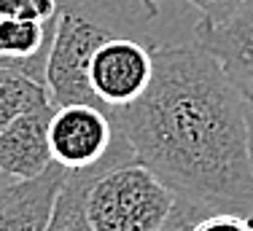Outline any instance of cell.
<instances>
[{"label": "cell", "instance_id": "5", "mask_svg": "<svg viewBox=\"0 0 253 231\" xmlns=\"http://www.w3.org/2000/svg\"><path fill=\"white\" fill-rule=\"evenodd\" d=\"M156 46L140 38H111L86 59L84 83L89 105L116 116L146 94L154 78Z\"/></svg>", "mask_w": 253, "mask_h": 231}, {"label": "cell", "instance_id": "10", "mask_svg": "<svg viewBox=\"0 0 253 231\" xmlns=\"http://www.w3.org/2000/svg\"><path fill=\"white\" fill-rule=\"evenodd\" d=\"M51 105V94L43 81L14 68H0V132L30 111Z\"/></svg>", "mask_w": 253, "mask_h": 231}, {"label": "cell", "instance_id": "8", "mask_svg": "<svg viewBox=\"0 0 253 231\" xmlns=\"http://www.w3.org/2000/svg\"><path fill=\"white\" fill-rule=\"evenodd\" d=\"M54 105L30 111L0 132V172L11 180H30L54 164L49 145V121Z\"/></svg>", "mask_w": 253, "mask_h": 231}, {"label": "cell", "instance_id": "1", "mask_svg": "<svg viewBox=\"0 0 253 231\" xmlns=\"http://www.w3.org/2000/svg\"><path fill=\"white\" fill-rule=\"evenodd\" d=\"M111 118L178 199L253 215L245 94L197 40L156 48L146 94Z\"/></svg>", "mask_w": 253, "mask_h": 231}, {"label": "cell", "instance_id": "2", "mask_svg": "<svg viewBox=\"0 0 253 231\" xmlns=\"http://www.w3.org/2000/svg\"><path fill=\"white\" fill-rule=\"evenodd\" d=\"M165 0H59L57 33L46 65L51 105L89 102L84 70L97 46L111 38H140L151 46L186 43L165 27Z\"/></svg>", "mask_w": 253, "mask_h": 231}, {"label": "cell", "instance_id": "14", "mask_svg": "<svg viewBox=\"0 0 253 231\" xmlns=\"http://www.w3.org/2000/svg\"><path fill=\"white\" fill-rule=\"evenodd\" d=\"M183 3L197 8L205 19H218V16H226L229 11H234L243 0H183Z\"/></svg>", "mask_w": 253, "mask_h": 231}, {"label": "cell", "instance_id": "6", "mask_svg": "<svg viewBox=\"0 0 253 231\" xmlns=\"http://www.w3.org/2000/svg\"><path fill=\"white\" fill-rule=\"evenodd\" d=\"M194 40L210 51L245 97H253V0L218 19L194 22Z\"/></svg>", "mask_w": 253, "mask_h": 231}, {"label": "cell", "instance_id": "12", "mask_svg": "<svg viewBox=\"0 0 253 231\" xmlns=\"http://www.w3.org/2000/svg\"><path fill=\"white\" fill-rule=\"evenodd\" d=\"M189 231H253V215L232 210H208L197 218Z\"/></svg>", "mask_w": 253, "mask_h": 231}, {"label": "cell", "instance_id": "9", "mask_svg": "<svg viewBox=\"0 0 253 231\" xmlns=\"http://www.w3.org/2000/svg\"><path fill=\"white\" fill-rule=\"evenodd\" d=\"M57 33L51 22L0 19V68H14L46 83V65Z\"/></svg>", "mask_w": 253, "mask_h": 231}, {"label": "cell", "instance_id": "4", "mask_svg": "<svg viewBox=\"0 0 253 231\" xmlns=\"http://www.w3.org/2000/svg\"><path fill=\"white\" fill-rule=\"evenodd\" d=\"M51 159L65 172H105L119 164L135 161L126 137L97 105L70 102L57 105L49 121Z\"/></svg>", "mask_w": 253, "mask_h": 231}, {"label": "cell", "instance_id": "16", "mask_svg": "<svg viewBox=\"0 0 253 231\" xmlns=\"http://www.w3.org/2000/svg\"><path fill=\"white\" fill-rule=\"evenodd\" d=\"M11 183V178H8V175H3V172H0V188H3V186H8Z\"/></svg>", "mask_w": 253, "mask_h": 231}, {"label": "cell", "instance_id": "13", "mask_svg": "<svg viewBox=\"0 0 253 231\" xmlns=\"http://www.w3.org/2000/svg\"><path fill=\"white\" fill-rule=\"evenodd\" d=\"M205 207H200V204L194 202H186V199H178L175 202V210H172L170 221H167V226L162 231H189L191 226H194V221L200 215H205Z\"/></svg>", "mask_w": 253, "mask_h": 231}, {"label": "cell", "instance_id": "7", "mask_svg": "<svg viewBox=\"0 0 253 231\" xmlns=\"http://www.w3.org/2000/svg\"><path fill=\"white\" fill-rule=\"evenodd\" d=\"M65 172L51 164L43 175L30 180H11L0 188V231H46L57 207Z\"/></svg>", "mask_w": 253, "mask_h": 231}, {"label": "cell", "instance_id": "15", "mask_svg": "<svg viewBox=\"0 0 253 231\" xmlns=\"http://www.w3.org/2000/svg\"><path fill=\"white\" fill-rule=\"evenodd\" d=\"M245 124H248V156L253 172V97H245Z\"/></svg>", "mask_w": 253, "mask_h": 231}, {"label": "cell", "instance_id": "3", "mask_svg": "<svg viewBox=\"0 0 253 231\" xmlns=\"http://www.w3.org/2000/svg\"><path fill=\"white\" fill-rule=\"evenodd\" d=\"M175 191L146 164L105 169L86 191V218L94 231H162L175 210Z\"/></svg>", "mask_w": 253, "mask_h": 231}, {"label": "cell", "instance_id": "11", "mask_svg": "<svg viewBox=\"0 0 253 231\" xmlns=\"http://www.w3.org/2000/svg\"><path fill=\"white\" fill-rule=\"evenodd\" d=\"M102 172H68L46 231H94L86 218V191Z\"/></svg>", "mask_w": 253, "mask_h": 231}]
</instances>
